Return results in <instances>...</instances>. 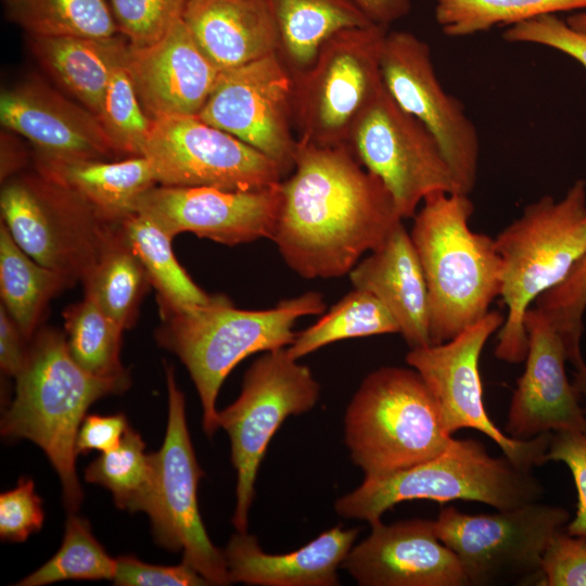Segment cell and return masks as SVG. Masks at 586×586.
Masks as SVG:
<instances>
[{"mask_svg": "<svg viewBox=\"0 0 586 586\" xmlns=\"http://www.w3.org/2000/svg\"><path fill=\"white\" fill-rule=\"evenodd\" d=\"M348 275L355 289L370 292L384 304L410 348L431 345L426 281L403 222Z\"/></svg>", "mask_w": 586, "mask_h": 586, "instance_id": "cell-24", "label": "cell"}, {"mask_svg": "<svg viewBox=\"0 0 586 586\" xmlns=\"http://www.w3.org/2000/svg\"><path fill=\"white\" fill-rule=\"evenodd\" d=\"M320 385L311 370L292 358L286 347L265 352L246 370L239 397L218 411L231 445L237 471V502L232 524L245 533L260 462L271 437L290 416L313 409Z\"/></svg>", "mask_w": 586, "mask_h": 586, "instance_id": "cell-9", "label": "cell"}, {"mask_svg": "<svg viewBox=\"0 0 586 586\" xmlns=\"http://www.w3.org/2000/svg\"><path fill=\"white\" fill-rule=\"evenodd\" d=\"M524 323L526 364L511 397L507 435L530 440L547 432L586 429L579 394L565 372L569 358L563 339L536 307L527 310Z\"/></svg>", "mask_w": 586, "mask_h": 586, "instance_id": "cell-19", "label": "cell"}, {"mask_svg": "<svg viewBox=\"0 0 586 586\" xmlns=\"http://www.w3.org/2000/svg\"><path fill=\"white\" fill-rule=\"evenodd\" d=\"M97 117L118 156H142L152 119L141 105L126 63L113 73Z\"/></svg>", "mask_w": 586, "mask_h": 586, "instance_id": "cell-38", "label": "cell"}, {"mask_svg": "<svg viewBox=\"0 0 586 586\" xmlns=\"http://www.w3.org/2000/svg\"><path fill=\"white\" fill-rule=\"evenodd\" d=\"M165 374L168 421L163 446L153 454L155 483L145 513L161 547L182 550V561L209 585H228L225 551L211 542L200 515L198 485L204 471L198 463L188 431L184 395L168 364H165Z\"/></svg>", "mask_w": 586, "mask_h": 586, "instance_id": "cell-13", "label": "cell"}, {"mask_svg": "<svg viewBox=\"0 0 586 586\" xmlns=\"http://www.w3.org/2000/svg\"><path fill=\"white\" fill-rule=\"evenodd\" d=\"M85 479L107 488L119 509L145 512L155 483L153 454L145 453L140 434L128 426L115 449L87 467Z\"/></svg>", "mask_w": 586, "mask_h": 586, "instance_id": "cell-36", "label": "cell"}, {"mask_svg": "<svg viewBox=\"0 0 586 586\" xmlns=\"http://www.w3.org/2000/svg\"><path fill=\"white\" fill-rule=\"evenodd\" d=\"M74 284L64 275L31 258L0 226V292L3 307L26 340H31L49 301Z\"/></svg>", "mask_w": 586, "mask_h": 586, "instance_id": "cell-29", "label": "cell"}, {"mask_svg": "<svg viewBox=\"0 0 586 586\" xmlns=\"http://www.w3.org/2000/svg\"><path fill=\"white\" fill-rule=\"evenodd\" d=\"M118 28L132 48L161 40L183 17L188 0H109Z\"/></svg>", "mask_w": 586, "mask_h": 586, "instance_id": "cell-40", "label": "cell"}, {"mask_svg": "<svg viewBox=\"0 0 586 586\" xmlns=\"http://www.w3.org/2000/svg\"><path fill=\"white\" fill-rule=\"evenodd\" d=\"M82 283L85 291L95 297L123 330L135 324L140 303L151 282L141 260L126 241L120 225Z\"/></svg>", "mask_w": 586, "mask_h": 586, "instance_id": "cell-31", "label": "cell"}, {"mask_svg": "<svg viewBox=\"0 0 586 586\" xmlns=\"http://www.w3.org/2000/svg\"><path fill=\"white\" fill-rule=\"evenodd\" d=\"M437 404L412 368L381 367L360 383L344 415V440L365 479L440 455L451 441Z\"/></svg>", "mask_w": 586, "mask_h": 586, "instance_id": "cell-7", "label": "cell"}, {"mask_svg": "<svg viewBox=\"0 0 586 586\" xmlns=\"http://www.w3.org/2000/svg\"><path fill=\"white\" fill-rule=\"evenodd\" d=\"M468 194L426 196L410 237L429 293L431 344L447 342L483 319L500 295L501 262L495 240L471 230Z\"/></svg>", "mask_w": 586, "mask_h": 586, "instance_id": "cell-4", "label": "cell"}, {"mask_svg": "<svg viewBox=\"0 0 586 586\" xmlns=\"http://www.w3.org/2000/svg\"><path fill=\"white\" fill-rule=\"evenodd\" d=\"M128 426L127 419L122 413L86 416L76 438L77 455L91 450L107 453L115 449Z\"/></svg>", "mask_w": 586, "mask_h": 586, "instance_id": "cell-46", "label": "cell"}, {"mask_svg": "<svg viewBox=\"0 0 586 586\" xmlns=\"http://www.w3.org/2000/svg\"><path fill=\"white\" fill-rule=\"evenodd\" d=\"M43 523L41 499L31 479L21 477L15 488L0 495L2 540L24 542Z\"/></svg>", "mask_w": 586, "mask_h": 586, "instance_id": "cell-43", "label": "cell"}, {"mask_svg": "<svg viewBox=\"0 0 586 586\" xmlns=\"http://www.w3.org/2000/svg\"><path fill=\"white\" fill-rule=\"evenodd\" d=\"M565 21L574 29L586 33V10L571 13Z\"/></svg>", "mask_w": 586, "mask_h": 586, "instance_id": "cell-50", "label": "cell"}, {"mask_svg": "<svg viewBox=\"0 0 586 586\" xmlns=\"http://www.w3.org/2000/svg\"><path fill=\"white\" fill-rule=\"evenodd\" d=\"M386 333H399L390 310L370 292L354 288L317 322L296 333L286 351L298 360L333 342Z\"/></svg>", "mask_w": 586, "mask_h": 586, "instance_id": "cell-33", "label": "cell"}, {"mask_svg": "<svg viewBox=\"0 0 586 586\" xmlns=\"http://www.w3.org/2000/svg\"><path fill=\"white\" fill-rule=\"evenodd\" d=\"M66 342L73 359L86 371L103 378L128 375L119 360L124 331L85 291L84 298L63 311Z\"/></svg>", "mask_w": 586, "mask_h": 586, "instance_id": "cell-35", "label": "cell"}, {"mask_svg": "<svg viewBox=\"0 0 586 586\" xmlns=\"http://www.w3.org/2000/svg\"><path fill=\"white\" fill-rule=\"evenodd\" d=\"M568 510L539 501L493 514H467L455 507L434 521L440 540L457 556L468 585L485 586L543 579V557L565 528Z\"/></svg>", "mask_w": 586, "mask_h": 586, "instance_id": "cell-11", "label": "cell"}, {"mask_svg": "<svg viewBox=\"0 0 586 586\" xmlns=\"http://www.w3.org/2000/svg\"><path fill=\"white\" fill-rule=\"evenodd\" d=\"M359 530L334 526L289 553L265 552L256 536L237 532L225 548L230 583L254 586H337V569Z\"/></svg>", "mask_w": 586, "mask_h": 586, "instance_id": "cell-23", "label": "cell"}, {"mask_svg": "<svg viewBox=\"0 0 586 586\" xmlns=\"http://www.w3.org/2000/svg\"><path fill=\"white\" fill-rule=\"evenodd\" d=\"M34 336L15 378L14 399L1 418V434L30 440L46 453L73 513L84 498L75 466L79 428L91 404L126 391L130 378L89 373L73 359L60 331L43 329Z\"/></svg>", "mask_w": 586, "mask_h": 586, "instance_id": "cell-2", "label": "cell"}, {"mask_svg": "<svg viewBox=\"0 0 586 586\" xmlns=\"http://www.w3.org/2000/svg\"><path fill=\"white\" fill-rule=\"evenodd\" d=\"M347 145L384 183L402 219L413 217L431 194L459 193L435 137L394 101L384 85L357 118Z\"/></svg>", "mask_w": 586, "mask_h": 586, "instance_id": "cell-12", "label": "cell"}, {"mask_svg": "<svg viewBox=\"0 0 586 586\" xmlns=\"http://www.w3.org/2000/svg\"><path fill=\"white\" fill-rule=\"evenodd\" d=\"M531 471L505 455L492 457L479 441L451 438L434 458L384 477L365 479L337 498L334 509L342 518L369 524L380 521L395 505L411 499H463L507 510L543 497L544 487Z\"/></svg>", "mask_w": 586, "mask_h": 586, "instance_id": "cell-6", "label": "cell"}, {"mask_svg": "<svg viewBox=\"0 0 586 586\" xmlns=\"http://www.w3.org/2000/svg\"><path fill=\"white\" fill-rule=\"evenodd\" d=\"M38 174L75 194L101 218L120 222L136 212L139 199L157 184L144 156L62 161L39 156Z\"/></svg>", "mask_w": 586, "mask_h": 586, "instance_id": "cell-26", "label": "cell"}, {"mask_svg": "<svg viewBox=\"0 0 586 586\" xmlns=\"http://www.w3.org/2000/svg\"><path fill=\"white\" fill-rule=\"evenodd\" d=\"M324 309L322 295L309 291L262 310L237 308L226 295L215 294L205 304L160 311L156 340L188 369L200 396L207 436L219 428L216 399L232 369L252 354L288 347L295 339L297 319Z\"/></svg>", "mask_w": 586, "mask_h": 586, "instance_id": "cell-3", "label": "cell"}, {"mask_svg": "<svg viewBox=\"0 0 586 586\" xmlns=\"http://www.w3.org/2000/svg\"><path fill=\"white\" fill-rule=\"evenodd\" d=\"M504 40L553 49L574 59L586 69V33L571 27L557 14L542 15L507 27Z\"/></svg>", "mask_w": 586, "mask_h": 586, "instance_id": "cell-41", "label": "cell"}, {"mask_svg": "<svg viewBox=\"0 0 586 586\" xmlns=\"http://www.w3.org/2000/svg\"><path fill=\"white\" fill-rule=\"evenodd\" d=\"M0 120L4 128L31 142L42 157L62 161L119 157L92 112L40 80L3 90Z\"/></svg>", "mask_w": 586, "mask_h": 586, "instance_id": "cell-21", "label": "cell"}, {"mask_svg": "<svg viewBox=\"0 0 586 586\" xmlns=\"http://www.w3.org/2000/svg\"><path fill=\"white\" fill-rule=\"evenodd\" d=\"M142 156L160 186L247 191L284 179L272 160L199 115L152 120Z\"/></svg>", "mask_w": 586, "mask_h": 586, "instance_id": "cell-15", "label": "cell"}, {"mask_svg": "<svg viewBox=\"0 0 586 586\" xmlns=\"http://www.w3.org/2000/svg\"><path fill=\"white\" fill-rule=\"evenodd\" d=\"M182 18L220 72L278 52L279 34L267 0H188Z\"/></svg>", "mask_w": 586, "mask_h": 586, "instance_id": "cell-25", "label": "cell"}, {"mask_svg": "<svg viewBox=\"0 0 586 586\" xmlns=\"http://www.w3.org/2000/svg\"><path fill=\"white\" fill-rule=\"evenodd\" d=\"M573 385L579 396L586 398V364L575 369Z\"/></svg>", "mask_w": 586, "mask_h": 586, "instance_id": "cell-49", "label": "cell"}, {"mask_svg": "<svg viewBox=\"0 0 586 586\" xmlns=\"http://www.w3.org/2000/svg\"><path fill=\"white\" fill-rule=\"evenodd\" d=\"M293 75L278 52L220 72L199 117L256 149L281 169L294 168Z\"/></svg>", "mask_w": 586, "mask_h": 586, "instance_id": "cell-17", "label": "cell"}, {"mask_svg": "<svg viewBox=\"0 0 586 586\" xmlns=\"http://www.w3.org/2000/svg\"><path fill=\"white\" fill-rule=\"evenodd\" d=\"M388 27L343 29L314 62L293 75V119L298 139L320 145L348 143L365 107L383 86L381 58Z\"/></svg>", "mask_w": 586, "mask_h": 586, "instance_id": "cell-8", "label": "cell"}, {"mask_svg": "<svg viewBox=\"0 0 586 586\" xmlns=\"http://www.w3.org/2000/svg\"><path fill=\"white\" fill-rule=\"evenodd\" d=\"M0 207L2 222L15 242L73 283L87 279L120 225L101 218L75 194L40 174L7 181Z\"/></svg>", "mask_w": 586, "mask_h": 586, "instance_id": "cell-10", "label": "cell"}, {"mask_svg": "<svg viewBox=\"0 0 586 586\" xmlns=\"http://www.w3.org/2000/svg\"><path fill=\"white\" fill-rule=\"evenodd\" d=\"M372 23L390 27L411 10L410 0H354Z\"/></svg>", "mask_w": 586, "mask_h": 586, "instance_id": "cell-48", "label": "cell"}, {"mask_svg": "<svg viewBox=\"0 0 586 586\" xmlns=\"http://www.w3.org/2000/svg\"><path fill=\"white\" fill-rule=\"evenodd\" d=\"M117 561L94 538L90 524L73 513L66 520L59 551L16 585L42 586L68 579H113Z\"/></svg>", "mask_w": 586, "mask_h": 586, "instance_id": "cell-37", "label": "cell"}, {"mask_svg": "<svg viewBox=\"0 0 586 586\" xmlns=\"http://www.w3.org/2000/svg\"><path fill=\"white\" fill-rule=\"evenodd\" d=\"M545 461L563 462L573 475L577 491L575 517L565 532L586 537V429L552 432Z\"/></svg>", "mask_w": 586, "mask_h": 586, "instance_id": "cell-42", "label": "cell"}, {"mask_svg": "<svg viewBox=\"0 0 586 586\" xmlns=\"http://www.w3.org/2000/svg\"><path fill=\"white\" fill-rule=\"evenodd\" d=\"M126 241L156 290L160 311L205 304L208 295L178 263L169 237L151 217L135 212L120 221Z\"/></svg>", "mask_w": 586, "mask_h": 586, "instance_id": "cell-30", "label": "cell"}, {"mask_svg": "<svg viewBox=\"0 0 586 586\" xmlns=\"http://www.w3.org/2000/svg\"><path fill=\"white\" fill-rule=\"evenodd\" d=\"M494 240L507 307L495 356L519 364L527 354L524 319L531 304L561 283L586 253V181H574L559 200L544 195L527 204Z\"/></svg>", "mask_w": 586, "mask_h": 586, "instance_id": "cell-5", "label": "cell"}, {"mask_svg": "<svg viewBox=\"0 0 586 586\" xmlns=\"http://www.w3.org/2000/svg\"><path fill=\"white\" fill-rule=\"evenodd\" d=\"M281 186L271 241L305 279L339 278L378 249L403 222L384 183L347 144L297 138L294 168Z\"/></svg>", "mask_w": 586, "mask_h": 586, "instance_id": "cell-1", "label": "cell"}, {"mask_svg": "<svg viewBox=\"0 0 586 586\" xmlns=\"http://www.w3.org/2000/svg\"><path fill=\"white\" fill-rule=\"evenodd\" d=\"M28 42L42 68L95 116L113 73L126 63L129 52L120 34L106 38L28 36Z\"/></svg>", "mask_w": 586, "mask_h": 586, "instance_id": "cell-27", "label": "cell"}, {"mask_svg": "<svg viewBox=\"0 0 586 586\" xmlns=\"http://www.w3.org/2000/svg\"><path fill=\"white\" fill-rule=\"evenodd\" d=\"M126 65L141 105L152 120L199 115L220 75L183 18L157 42L144 48L129 46Z\"/></svg>", "mask_w": 586, "mask_h": 586, "instance_id": "cell-22", "label": "cell"}, {"mask_svg": "<svg viewBox=\"0 0 586 586\" xmlns=\"http://www.w3.org/2000/svg\"><path fill=\"white\" fill-rule=\"evenodd\" d=\"M281 182L256 190L155 186L136 212L151 217L169 237L191 232L233 246L272 239L281 206Z\"/></svg>", "mask_w": 586, "mask_h": 586, "instance_id": "cell-18", "label": "cell"}, {"mask_svg": "<svg viewBox=\"0 0 586 586\" xmlns=\"http://www.w3.org/2000/svg\"><path fill=\"white\" fill-rule=\"evenodd\" d=\"M113 578L119 586H203L209 583L190 564L164 566L142 562L137 558L123 556L116 559Z\"/></svg>", "mask_w": 586, "mask_h": 586, "instance_id": "cell-45", "label": "cell"}, {"mask_svg": "<svg viewBox=\"0 0 586 586\" xmlns=\"http://www.w3.org/2000/svg\"><path fill=\"white\" fill-rule=\"evenodd\" d=\"M26 340L13 318L0 307V366L2 372L14 378L21 372L27 355Z\"/></svg>", "mask_w": 586, "mask_h": 586, "instance_id": "cell-47", "label": "cell"}, {"mask_svg": "<svg viewBox=\"0 0 586 586\" xmlns=\"http://www.w3.org/2000/svg\"><path fill=\"white\" fill-rule=\"evenodd\" d=\"M352 547L341 568L361 586H463L467 578L443 544L435 523L411 519L386 525L381 520Z\"/></svg>", "mask_w": 586, "mask_h": 586, "instance_id": "cell-20", "label": "cell"}, {"mask_svg": "<svg viewBox=\"0 0 586 586\" xmlns=\"http://www.w3.org/2000/svg\"><path fill=\"white\" fill-rule=\"evenodd\" d=\"M8 20L28 36L106 38L118 35L109 0H2Z\"/></svg>", "mask_w": 586, "mask_h": 586, "instance_id": "cell-32", "label": "cell"}, {"mask_svg": "<svg viewBox=\"0 0 586 586\" xmlns=\"http://www.w3.org/2000/svg\"><path fill=\"white\" fill-rule=\"evenodd\" d=\"M381 71L383 85L394 101L437 140L459 193L470 195L479 173V132L461 101L440 81L430 46L410 31L388 29Z\"/></svg>", "mask_w": 586, "mask_h": 586, "instance_id": "cell-16", "label": "cell"}, {"mask_svg": "<svg viewBox=\"0 0 586 586\" xmlns=\"http://www.w3.org/2000/svg\"><path fill=\"white\" fill-rule=\"evenodd\" d=\"M504 320L499 311L491 310L447 342L410 348L406 362L421 375L433 395L448 434L460 429L477 430L493 440L514 464L532 470L546 462L552 432L530 440L512 438L489 419L483 402L479 360L487 340Z\"/></svg>", "mask_w": 586, "mask_h": 586, "instance_id": "cell-14", "label": "cell"}, {"mask_svg": "<svg viewBox=\"0 0 586 586\" xmlns=\"http://www.w3.org/2000/svg\"><path fill=\"white\" fill-rule=\"evenodd\" d=\"M582 10H586V0H435L434 16L443 34L459 38Z\"/></svg>", "mask_w": 586, "mask_h": 586, "instance_id": "cell-34", "label": "cell"}, {"mask_svg": "<svg viewBox=\"0 0 586 586\" xmlns=\"http://www.w3.org/2000/svg\"><path fill=\"white\" fill-rule=\"evenodd\" d=\"M279 34L278 54L292 73L306 69L336 33L374 24L354 0H267Z\"/></svg>", "mask_w": 586, "mask_h": 586, "instance_id": "cell-28", "label": "cell"}, {"mask_svg": "<svg viewBox=\"0 0 586 586\" xmlns=\"http://www.w3.org/2000/svg\"><path fill=\"white\" fill-rule=\"evenodd\" d=\"M535 306L564 341L569 362L574 368L585 364L581 342L586 313V253L569 276L534 302Z\"/></svg>", "mask_w": 586, "mask_h": 586, "instance_id": "cell-39", "label": "cell"}, {"mask_svg": "<svg viewBox=\"0 0 586 586\" xmlns=\"http://www.w3.org/2000/svg\"><path fill=\"white\" fill-rule=\"evenodd\" d=\"M542 585L586 586V537L560 531L543 557Z\"/></svg>", "mask_w": 586, "mask_h": 586, "instance_id": "cell-44", "label": "cell"}]
</instances>
